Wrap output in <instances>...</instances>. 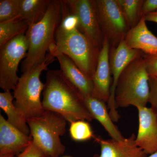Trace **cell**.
Segmentation results:
<instances>
[{
    "instance_id": "52a82bcc",
    "label": "cell",
    "mask_w": 157,
    "mask_h": 157,
    "mask_svg": "<svg viewBox=\"0 0 157 157\" xmlns=\"http://www.w3.org/2000/svg\"><path fill=\"white\" fill-rule=\"evenodd\" d=\"M28 50L25 34L15 37L0 47V87L4 91L14 90L16 87L19 78L18 66Z\"/></svg>"
},
{
    "instance_id": "44dd1931",
    "label": "cell",
    "mask_w": 157,
    "mask_h": 157,
    "mask_svg": "<svg viewBox=\"0 0 157 157\" xmlns=\"http://www.w3.org/2000/svg\"><path fill=\"white\" fill-rule=\"evenodd\" d=\"M144 0H117L130 29L137 25L140 20Z\"/></svg>"
},
{
    "instance_id": "30bf717a",
    "label": "cell",
    "mask_w": 157,
    "mask_h": 157,
    "mask_svg": "<svg viewBox=\"0 0 157 157\" xmlns=\"http://www.w3.org/2000/svg\"><path fill=\"white\" fill-rule=\"evenodd\" d=\"M79 21L78 30L101 50L104 37L99 25L95 0H64Z\"/></svg>"
},
{
    "instance_id": "2e32d148",
    "label": "cell",
    "mask_w": 157,
    "mask_h": 157,
    "mask_svg": "<svg viewBox=\"0 0 157 157\" xmlns=\"http://www.w3.org/2000/svg\"><path fill=\"white\" fill-rule=\"evenodd\" d=\"M55 58L58 60L62 72L83 97H93L92 80L88 78L69 57L63 54H57Z\"/></svg>"
},
{
    "instance_id": "277c9868",
    "label": "cell",
    "mask_w": 157,
    "mask_h": 157,
    "mask_svg": "<svg viewBox=\"0 0 157 157\" xmlns=\"http://www.w3.org/2000/svg\"><path fill=\"white\" fill-rule=\"evenodd\" d=\"M149 95V75L143 55L131 62L120 76L116 88V107H147Z\"/></svg>"
},
{
    "instance_id": "8992f818",
    "label": "cell",
    "mask_w": 157,
    "mask_h": 157,
    "mask_svg": "<svg viewBox=\"0 0 157 157\" xmlns=\"http://www.w3.org/2000/svg\"><path fill=\"white\" fill-rule=\"evenodd\" d=\"M55 59L48 56L42 63L23 73L14 90V103L26 118L42 115L45 110L41 101V94L45 84L40 79L42 71L47 70Z\"/></svg>"
},
{
    "instance_id": "9c48e42d",
    "label": "cell",
    "mask_w": 157,
    "mask_h": 157,
    "mask_svg": "<svg viewBox=\"0 0 157 157\" xmlns=\"http://www.w3.org/2000/svg\"><path fill=\"white\" fill-rule=\"evenodd\" d=\"M141 51L130 48L124 40L117 46L110 47L109 53V63L112 77V84L110 94L108 102L109 114L114 122H117L120 118L116 107L115 93L118 78L124 70L135 59L143 55Z\"/></svg>"
},
{
    "instance_id": "5bb4252c",
    "label": "cell",
    "mask_w": 157,
    "mask_h": 157,
    "mask_svg": "<svg viewBox=\"0 0 157 157\" xmlns=\"http://www.w3.org/2000/svg\"><path fill=\"white\" fill-rule=\"evenodd\" d=\"M32 140L31 135L13 126L0 114V155H16L25 149Z\"/></svg>"
},
{
    "instance_id": "3957f363",
    "label": "cell",
    "mask_w": 157,
    "mask_h": 157,
    "mask_svg": "<svg viewBox=\"0 0 157 157\" xmlns=\"http://www.w3.org/2000/svg\"><path fill=\"white\" fill-rule=\"evenodd\" d=\"M100 51L78 29L65 31L58 26L56 33L55 43L51 46L48 55L51 58L55 59V56L57 54L65 55L92 80Z\"/></svg>"
},
{
    "instance_id": "7c38bea8",
    "label": "cell",
    "mask_w": 157,
    "mask_h": 157,
    "mask_svg": "<svg viewBox=\"0 0 157 157\" xmlns=\"http://www.w3.org/2000/svg\"><path fill=\"white\" fill-rule=\"evenodd\" d=\"M110 45L106 39H104L101 48L98 66L93 78L94 85L93 97L108 103L112 84V77L109 63Z\"/></svg>"
},
{
    "instance_id": "8fae6325",
    "label": "cell",
    "mask_w": 157,
    "mask_h": 157,
    "mask_svg": "<svg viewBox=\"0 0 157 157\" xmlns=\"http://www.w3.org/2000/svg\"><path fill=\"white\" fill-rule=\"evenodd\" d=\"M136 144L147 155L157 151V114L151 107H139Z\"/></svg>"
},
{
    "instance_id": "603a6c76",
    "label": "cell",
    "mask_w": 157,
    "mask_h": 157,
    "mask_svg": "<svg viewBox=\"0 0 157 157\" xmlns=\"http://www.w3.org/2000/svg\"><path fill=\"white\" fill-rule=\"evenodd\" d=\"M21 0L0 1V22L20 16Z\"/></svg>"
},
{
    "instance_id": "4316f807",
    "label": "cell",
    "mask_w": 157,
    "mask_h": 157,
    "mask_svg": "<svg viewBox=\"0 0 157 157\" xmlns=\"http://www.w3.org/2000/svg\"><path fill=\"white\" fill-rule=\"evenodd\" d=\"M157 10V0H144L141 9V17L142 18L147 14Z\"/></svg>"
},
{
    "instance_id": "5b68a950",
    "label": "cell",
    "mask_w": 157,
    "mask_h": 157,
    "mask_svg": "<svg viewBox=\"0 0 157 157\" xmlns=\"http://www.w3.org/2000/svg\"><path fill=\"white\" fill-rule=\"evenodd\" d=\"M27 121L33 141L45 155L59 157L64 153L66 147L60 138L66 132L64 118L56 113L45 110L42 115L29 118Z\"/></svg>"
},
{
    "instance_id": "7402d4cb",
    "label": "cell",
    "mask_w": 157,
    "mask_h": 157,
    "mask_svg": "<svg viewBox=\"0 0 157 157\" xmlns=\"http://www.w3.org/2000/svg\"><path fill=\"white\" fill-rule=\"evenodd\" d=\"M70 133L71 138L76 141H85L94 137L88 121L78 120L70 123Z\"/></svg>"
},
{
    "instance_id": "484cf974",
    "label": "cell",
    "mask_w": 157,
    "mask_h": 157,
    "mask_svg": "<svg viewBox=\"0 0 157 157\" xmlns=\"http://www.w3.org/2000/svg\"><path fill=\"white\" fill-rule=\"evenodd\" d=\"M45 155L39 147L32 140L27 147L17 157H42Z\"/></svg>"
},
{
    "instance_id": "ba28073f",
    "label": "cell",
    "mask_w": 157,
    "mask_h": 157,
    "mask_svg": "<svg viewBox=\"0 0 157 157\" xmlns=\"http://www.w3.org/2000/svg\"><path fill=\"white\" fill-rule=\"evenodd\" d=\"M99 25L110 47L124 40L130 27L117 0H95Z\"/></svg>"
},
{
    "instance_id": "ffe728a7",
    "label": "cell",
    "mask_w": 157,
    "mask_h": 157,
    "mask_svg": "<svg viewBox=\"0 0 157 157\" xmlns=\"http://www.w3.org/2000/svg\"><path fill=\"white\" fill-rule=\"evenodd\" d=\"M30 25L21 17L0 22V47L15 37L25 34Z\"/></svg>"
},
{
    "instance_id": "9a60e30c",
    "label": "cell",
    "mask_w": 157,
    "mask_h": 157,
    "mask_svg": "<svg viewBox=\"0 0 157 157\" xmlns=\"http://www.w3.org/2000/svg\"><path fill=\"white\" fill-rule=\"evenodd\" d=\"M144 17L128 32L124 41L130 48L141 51L145 54L157 53V37L147 28Z\"/></svg>"
},
{
    "instance_id": "f1b7e54d",
    "label": "cell",
    "mask_w": 157,
    "mask_h": 157,
    "mask_svg": "<svg viewBox=\"0 0 157 157\" xmlns=\"http://www.w3.org/2000/svg\"><path fill=\"white\" fill-rule=\"evenodd\" d=\"M15 155L14 154H8L0 155V157H14Z\"/></svg>"
},
{
    "instance_id": "7a4b0ae2",
    "label": "cell",
    "mask_w": 157,
    "mask_h": 157,
    "mask_svg": "<svg viewBox=\"0 0 157 157\" xmlns=\"http://www.w3.org/2000/svg\"><path fill=\"white\" fill-rule=\"evenodd\" d=\"M63 1L52 0L42 19L30 25L25 33L29 50L21 64L22 73L41 64L55 43L56 33L61 17Z\"/></svg>"
},
{
    "instance_id": "cb8c5ba5",
    "label": "cell",
    "mask_w": 157,
    "mask_h": 157,
    "mask_svg": "<svg viewBox=\"0 0 157 157\" xmlns=\"http://www.w3.org/2000/svg\"><path fill=\"white\" fill-rule=\"evenodd\" d=\"M149 86L148 103L151 108L157 114V76H149Z\"/></svg>"
},
{
    "instance_id": "1f68e13d",
    "label": "cell",
    "mask_w": 157,
    "mask_h": 157,
    "mask_svg": "<svg viewBox=\"0 0 157 157\" xmlns=\"http://www.w3.org/2000/svg\"></svg>"
},
{
    "instance_id": "ac0fdd59",
    "label": "cell",
    "mask_w": 157,
    "mask_h": 157,
    "mask_svg": "<svg viewBox=\"0 0 157 157\" xmlns=\"http://www.w3.org/2000/svg\"><path fill=\"white\" fill-rule=\"evenodd\" d=\"M14 98L9 91L0 93V107L7 114L9 123L26 135H30L26 117L14 105Z\"/></svg>"
},
{
    "instance_id": "e0dca14e",
    "label": "cell",
    "mask_w": 157,
    "mask_h": 157,
    "mask_svg": "<svg viewBox=\"0 0 157 157\" xmlns=\"http://www.w3.org/2000/svg\"><path fill=\"white\" fill-rule=\"evenodd\" d=\"M85 101L94 119L100 122L111 139L117 141L124 139L117 127L113 123L109 114L108 106L105 102L93 97H86L85 98Z\"/></svg>"
},
{
    "instance_id": "d6986e66",
    "label": "cell",
    "mask_w": 157,
    "mask_h": 157,
    "mask_svg": "<svg viewBox=\"0 0 157 157\" xmlns=\"http://www.w3.org/2000/svg\"><path fill=\"white\" fill-rule=\"evenodd\" d=\"M52 0H21L20 16L30 25L42 19Z\"/></svg>"
},
{
    "instance_id": "d4e9b609",
    "label": "cell",
    "mask_w": 157,
    "mask_h": 157,
    "mask_svg": "<svg viewBox=\"0 0 157 157\" xmlns=\"http://www.w3.org/2000/svg\"><path fill=\"white\" fill-rule=\"evenodd\" d=\"M143 58L149 76H157V53L143 54Z\"/></svg>"
},
{
    "instance_id": "4fadbf2b",
    "label": "cell",
    "mask_w": 157,
    "mask_h": 157,
    "mask_svg": "<svg viewBox=\"0 0 157 157\" xmlns=\"http://www.w3.org/2000/svg\"><path fill=\"white\" fill-rule=\"evenodd\" d=\"M101 147V154L94 157H147V155L137 146L136 135L132 134L123 140L104 139L101 137H95Z\"/></svg>"
},
{
    "instance_id": "6da1fadb",
    "label": "cell",
    "mask_w": 157,
    "mask_h": 157,
    "mask_svg": "<svg viewBox=\"0 0 157 157\" xmlns=\"http://www.w3.org/2000/svg\"><path fill=\"white\" fill-rule=\"evenodd\" d=\"M42 102L45 110L56 113L69 122L94 119L83 96L60 70L46 73Z\"/></svg>"
},
{
    "instance_id": "83f0119b",
    "label": "cell",
    "mask_w": 157,
    "mask_h": 157,
    "mask_svg": "<svg viewBox=\"0 0 157 157\" xmlns=\"http://www.w3.org/2000/svg\"><path fill=\"white\" fill-rule=\"evenodd\" d=\"M146 21H151L157 23V10L147 14L144 17Z\"/></svg>"
},
{
    "instance_id": "4dcf8cb0",
    "label": "cell",
    "mask_w": 157,
    "mask_h": 157,
    "mask_svg": "<svg viewBox=\"0 0 157 157\" xmlns=\"http://www.w3.org/2000/svg\"><path fill=\"white\" fill-rule=\"evenodd\" d=\"M42 157H50L48 156L44 155V156H42Z\"/></svg>"
},
{
    "instance_id": "f546056e",
    "label": "cell",
    "mask_w": 157,
    "mask_h": 157,
    "mask_svg": "<svg viewBox=\"0 0 157 157\" xmlns=\"http://www.w3.org/2000/svg\"><path fill=\"white\" fill-rule=\"evenodd\" d=\"M148 157H157V151L155 152L151 155H150Z\"/></svg>"
}]
</instances>
